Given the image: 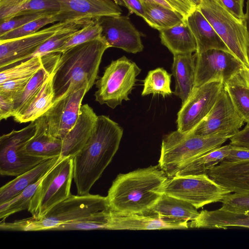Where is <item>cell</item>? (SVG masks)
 <instances>
[{
    "label": "cell",
    "mask_w": 249,
    "mask_h": 249,
    "mask_svg": "<svg viewBox=\"0 0 249 249\" xmlns=\"http://www.w3.org/2000/svg\"><path fill=\"white\" fill-rule=\"evenodd\" d=\"M123 135V129L118 124L108 116H98L89 141L72 158L73 179L78 195L89 194L117 152Z\"/></svg>",
    "instance_id": "1"
},
{
    "label": "cell",
    "mask_w": 249,
    "mask_h": 249,
    "mask_svg": "<svg viewBox=\"0 0 249 249\" xmlns=\"http://www.w3.org/2000/svg\"><path fill=\"white\" fill-rule=\"evenodd\" d=\"M168 178L159 165L119 174L107 196L110 210L121 214L148 213L163 194Z\"/></svg>",
    "instance_id": "2"
},
{
    "label": "cell",
    "mask_w": 249,
    "mask_h": 249,
    "mask_svg": "<svg viewBox=\"0 0 249 249\" xmlns=\"http://www.w3.org/2000/svg\"><path fill=\"white\" fill-rule=\"evenodd\" d=\"M109 45L102 36L61 53L53 74V103L83 83L89 89L98 79L100 64Z\"/></svg>",
    "instance_id": "3"
},
{
    "label": "cell",
    "mask_w": 249,
    "mask_h": 249,
    "mask_svg": "<svg viewBox=\"0 0 249 249\" xmlns=\"http://www.w3.org/2000/svg\"><path fill=\"white\" fill-rule=\"evenodd\" d=\"M110 209L107 196L99 195H72L52 208L43 216L0 222L4 231H41L53 230L67 223L84 218L100 211Z\"/></svg>",
    "instance_id": "4"
},
{
    "label": "cell",
    "mask_w": 249,
    "mask_h": 249,
    "mask_svg": "<svg viewBox=\"0 0 249 249\" xmlns=\"http://www.w3.org/2000/svg\"><path fill=\"white\" fill-rule=\"evenodd\" d=\"M231 137L222 134L201 136L173 131L162 139L159 166L169 178L173 177L183 165L220 147Z\"/></svg>",
    "instance_id": "5"
},
{
    "label": "cell",
    "mask_w": 249,
    "mask_h": 249,
    "mask_svg": "<svg viewBox=\"0 0 249 249\" xmlns=\"http://www.w3.org/2000/svg\"><path fill=\"white\" fill-rule=\"evenodd\" d=\"M197 7L230 52L249 68V38L244 21L233 16L219 0H201Z\"/></svg>",
    "instance_id": "6"
},
{
    "label": "cell",
    "mask_w": 249,
    "mask_h": 249,
    "mask_svg": "<svg viewBox=\"0 0 249 249\" xmlns=\"http://www.w3.org/2000/svg\"><path fill=\"white\" fill-rule=\"evenodd\" d=\"M141 71L135 62L125 56L112 61L95 83V101L114 109L123 101L129 100L128 95Z\"/></svg>",
    "instance_id": "7"
},
{
    "label": "cell",
    "mask_w": 249,
    "mask_h": 249,
    "mask_svg": "<svg viewBox=\"0 0 249 249\" xmlns=\"http://www.w3.org/2000/svg\"><path fill=\"white\" fill-rule=\"evenodd\" d=\"M73 179V158H63L42 179L30 203L28 211L36 218H41L53 206L71 194Z\"/></svg>",
    "instance_id": "8"
},
{
    "label": "cell",
    "mask_w": 249,
    "mask_h": 249,
    "mask_svg": "<svg viewBox=\"0 0 249 249\" xmlns=\"http://www.w3.org/2000/svg\"><path fill=\"white\" fill-rule=\"evenodd\" d=\"M163 193L185 201L197 209L221 201L231 192L207 174H201L169 178Z\"/></svg>",
    "instance_id": "9"
},
{
    "label": "cell",
    "mask_w": 249,
    "mask_h": 249,
    "mask_svg": "<svg viewBox=\"0 0 249 249\" xmlns=\"http://www.w3.org/2000/svg\"><path fill=\"white\" fill-rule=\"evenodd\" d=\"M36 120L19 130H13L0 137V174L18 176L47 160L26 154L24 147L34 135Z\"/></svg>",
    "instance_id": "10"
},
{
    "label": "cell",
    "mask_w": 249,
    "mask_h": 249,
    "mask_svg": "<svg viewBox=\"0 0 249 249\" xmlns=\"http://www.w3.org/2000/svg\"><path fill=\"white\" fill-rule=\"evenodd\" d=\"M224 86L216 80L195 88L182 104L177 114V130L183 133L192 131L208 114Z\"/></svg>",
    "instance_id": "11"
},
{
    "label": "cell",
    "mask_w": 249,
    "mask_h": 249,
    "mask_svg": "<svg viewBox=\"0 0 249 249\" xmlns=\"http://www.w3.org/2000/svg\"><path fill=\"white\" fill-rule=\"evenodd\" d=\"M195 88L219 80L224 84L236 75L244 65L231 53L211 49L195 53Z\"/></svg>",
    "instance_id": "12"
},
{
    "label": "cell",
    "mask_w": 249,
    "mask_h": 249,
    "mask_svg": "<svg viewBox=\"0 0 249 249\" xmlns=\"http://www.w3.org/2000/svg\"><path fill=\"white\" fill-rule=\"evenodd\" d=\"M244 123L223 86L208 114L190 133L201 136L222 134L232 137L240 130Z\"/></svg>",
    "instance_id": "13"
},
{
    "label": "cell",
    "mask_w": 249,
    "mask_h": 249,
    "mask_svg": "<svg viewBox=\"0 0 249 249\" xmlns=\"http://www.w3.org/2000/svg\"><path fill=\"white\" fill-rule=\"evenodd\" d=\"M76 21L57 22L51 26L28 35L6 40H0V69H2L27 60L49 38Z\"/></svg>",
    "instance_id": "14"
},
{
    "label": "cell",
    "mask_w": 249,
    "mask_h": 249,
    "mask_svg": "<svg viewBox=\"0 0 249 249\" xmlns=\"http://www.w3.org/2000/svg\"><path fill=\"white\" fill-rule=\"evenodd\" d=\"M89 90L87 83H82L54 102L43 115L49 133L62 139L72 128L79 116L84 96Z\"/></svg>",
    "instance_id": "15"
},
{
    "label": "cell",
    "mask_w": 249,
    "mask_h": 249,
    "mask_svg": "<svg viewBox=\"0 0 249 249\" xmlns=\"http://www.w3.org/2000/svg\"><path fill=\"white\" fill-rule=\"evenodd\" d=\"M96 19L102 27V36L110 47L132 53L143 50L141 34L128 16H103Z\"/></svg>",
    "instance_id": "16"
},
{
    "label": "cell",
    "mask_w": 249,
    "mask_h": 249,
    "mask_svg": "<svg viewBox=\"0 0 249 249\" xmlns=\"http://www.w3.org/2000/svg\"><path fill=\"white\" fill-rule=\"evenodd\" d=\"M60 21L91 20L103 16H119L122 10L113 0H57Z\"/></svg>",
    "instance_id": "17"
},
{
    "label": "cell",
    "mask_w": 249,
    "mask_h": 249,
    "mask_svg": "<svg viewBox=\"0 0 249 249\" xmlns=\"http://www.w3.org/2000/svg\"><path fill=\"white\" fill-rule=\"evenodd\" d=\"M97 117L88 104L82 105L76 123L61 139L62 150L60 157L73 158L83 149L92 135Z\"/></svg>",
    "instance_id": "18"
},
{
    "label": "cell",
    "mask_w": 249,
    "mask_h": 249,
    "mask_svg": "<svg viewBox=\"0 0 249 249\" xmlns=\"http://www.w3.org/2000/svg\"><path fill=\"white\" fill-rule=\"evenodd\" d=\"M206 174L231 193H249V160L222 161Z\"/></svg>",
    "instance_id": "19"
},
{
    "label": "cell",
    "mask_w": 249,
    "mask_h": 249,
    "mask_svg": "<svg viewBox=\"0 0 249 249\" xmlns=\"http://www.w3.org/2000/svg\"><path fill=\"white\" fill-rule=\"evenodd\" d=\"M189 228V222H170L161 219L159 215L154 214H121L111 210L108 230L186 229Z\"/></svg>",
    "instance_id": "20"
},
{
    "label": "cell",
    "mask_w": 249,
    "mask_h": 249,
    "mask_svg": "<svg viewBox=\"0 0 249 249\" xmlns=\"http://www.w3.org/2000/svg\"><path fill=\"white\" fill-rule=\"evenodd\" d=\"M185 22L195 38L196 43V53L211 49L230 52L223 41L197 7L187 17Z\"/></svg>",
    "instance_id": "21"
},
{
    "label": "cell",
    "mask_w": 249,
    "mask_h": 249,
    "mask_svg": "<svg viewBox=\"0 0 249 249\" xmlns=\"http://www.w3.org/2000/svg\"><path fill=\"white\" fill-rule=\"evenodd\" d=\"M36 120V132L26 143L25 153L46 160L60 157L62 150L61 139L49 133L44 116Z\"/></svg>",
    "instance_id": "22"
},
{
    "label": "cell",
    "mask_w": 249,
    "mask_h": 249,
    "mask_svg": "<svg viewBox=\"0 0 249 249\" xmlns=\"http://www.w3.org/2000/svg\"><path fill=\"white\" fill-rule=\"evenodd\" d=\"M173 55L172 71L175 80L174 94L181 99L182 104L195 88L196 55L195 53Z\"/></svg>",
    "instance_id": "23"
},
{
    "label": "cell",
    "mask_w": 249,
    "mask_h": 249,
    "mask_svg": "<svg viewBox=\"0 0 249 249\" xmlns=\"http://www.w3.org/2000/svg\"><path fill=\"white\" fill-rule=\"evenodd\" d=\"M61 157L48 159L16 177L0 189V204L13 199L29 186L42 179L58 162Z\"/></svg>",
    "instance_id": "24"
},
{
    "label": "cell",
    "mask_w": 249,
    "mask_h": 249,
    "mask_svg": "<svg viewBox=\"0 0 249 249\" xmlns=\"http://www.w3.org/2000/svg\"><path fill=\"white\" fill-rule=\"evenodd\" d=\"M249 228V215L221 209L201 211L194 220L189 222L193 228L223 229L230 227Z\"/></svg>",
    "instance_id": "25"
},
{
    "label": "cell",
    "mask_w": 249,
    "mask_h": 249,
    "mask_svg": "<svg viewBox=\"0 0 249 249\" xmlns=\"http://www.w3.org/2000/svg\"><path fill=\"white\" fill-rule=\"evenodd\" d=\"M199 213L190 203L163 194L147 213L158 215L166 221L180 223L194 220Z\"/></svg>",
    "instance_id": "26"
},
{
    "label": "cell",
    "mask_w": 249,
    "mask_h": 249,
    "mask_svg": "<svg viewBox=\"0 0 249 249\" xmlns=\"http://www.w3.org/2000/svg\"><path fill=\"white\" fill-rule=\"evenodd\" d=\"M159 32L161 43L173 55L196 52L195 38L185 21Z\"/></svg>",
    "instance_id": "27"
},
{
    "label": "cell",
    "mask_w": 249,
    "mask_h": 249,
    "mask_svg": "<svg viewBox=\"0 0 249 249\" xmlns=\"http://www.w3.org/2000/svg\"><path fill=\"white\" fill-rule=\"evenodd\" d=\"M53 73L30 103L19 113L13 117L15 121L20 124L34 121L43 116L52 106L54 99L52 82Z\"/></svg>",
    "instance_id": "28"
},
{
    "label": "cell",
    "mask_w": 249,
    "mask_h": 249,
    "mask_svg": "<svg viewBox=\"0 0 249 249\" xmlns=\"http://www.w3.org/2000/svg\"><path fill=\"white\" fill-rule=\"evenodd\" d=\"M231 148V145L229 144L212 150L183 165L175 176L206 174L209 169L217 165L229 155Z\"/></svg>",
    "instance_id": "29"
},
{
    "label": "cell",
    "mask_w": 249,
    "mask_h": 249,
    "mask_svg": "<svg viewBox=\"0 0 249 249\" xmlns=\"http://www.w3.org/2000/svg\"><path fill=\"white\" fill-rule=\"evenodd\" d=\"M145 22L152 28L159 31L172 27L185 21L179 12L161 4L143 2Z\"/></svg>",
    "instance_id": "30"
},
{
    "label": "cell",
    "mask_w": 249,
    "mask_h": 249,
    "mask_svg": "<svg viewBox=\"0 0 249 249\" xmlns=\"http://www.w3.org/2000/svg\"><path fill=\"white\" fill-rule=\"evenodd\" d=\"M172 74L163 68H158L150 71L143 80L142 96L152 94H160L163 97L170 95Z\"/></svg>",
    "instance_id": "31"
},
{
    "label": "cell",
    "mask_w": 249,
    "mask_h": 249,
    "mask_svg": "<svg viewBox=\"0 0 249 249\" xmlns=\"http://www.w3.org/2000/svg\"><path fill=\"white\" fill-rule=\"evenodd\" d=\"M111 217V210L108 209L79 220L61 224L53 230H108Z\"/></svg>",
    "instance_id": "32"
},
{
    "label": "cell",
    "mask_w": 249,
    "mask_h": 249,
    "mask_svg": "<svg viewBox=\"0 0 249 249\" xmlns=\"http://www.w3.org/2000/svg\"><path fill=\"white\" fill-rule=\"evenodd\" d=\"M238 113L247 125H249V88L236 75L224 84Z\"/></svg>",
    "instance_id": "33"
},
{
    "label": "cell",
    "mask_w": 249,
    "mask_h": 249,
    "mask_svg": "<svg viewBox=\"0 0 249 249\" xmlns=\"http://www.w3.org/2000/svg\"><path fill=\"white\" fill-rule=\"evenodd\" d=\"M60 5L57 0H31L16 8L0 10V21L12 17L38 12H58Z\"/></svg>",
    "instance_id": "34"
},
{
    "label": "cell",
    "mask_w": 249,
    "mask_h": 249,
    "mask_svg": "<svg viewBox=\"0 0 249 249\" xmlns=\"http://www.w3.org/2000/svg\"><path fill=\"white\" fill-rule=\"evenodd\" d=\"M44 58L37 56L21 61L18 64L0 69V84L6 81L32 76L43 67Z\"/></svg>",
    "instance_id": "35"
},
{
    "label": "cell",
    "mask_w": 249,
    "mask_h": 249,
    "mask_svg": "<svg viewBox=\"0 0 249 249\" xmlns=\"http://www.w3.org/2000/svg\"><path fill=\"white\" fill-rule=\"evenodd\" d=\"M42 179L28 187L13 199L0 204V222L4 221L11 214L23 210H28L31 199Z\"/></svg>",
    "instance_id": "36"
},
{
    "label": "cell",
    "mask_w": 249,
    "mask_h": 249,
    "mask_svg": "<svg viewBox=\"0 0 249 249\" xmlns=\"http://www.w3.org/2000/svg\"><path fill=\"white\" fill-rule=\"evenodd\" d=\"M102 27L96 19L90 20L73 35L55 53H62L76 45L102 37Z\"/></svg>",
    "instance_id": "37"
},
{
    "label": "cell",
    "mask_w": 249,
    "mask_h": 249,
    "mask_svg": "<svg viewBox=\"0 0 249 249\" xmlns=\"http://www.w3.org/2000/svg\"><path fill=\"white\" fill-rule=\"evenodd\" d=\"M58 13L40 18L0 36V40H6L28 35L40 30L49 24L59 22Z\"/></svg>",
    "instance_id": "38"
},
{
    "label": "cell",
    "mask_w": 249,
    "mask_h": 249,
    "mask_svg": "<svg viewBox=\"0 0 249 249\" xmlns=\"http://www.w3.org/2000/svg\"><path fill=\"white\" fill-rule=\"evenodd\" d=\"M221 202V209L249 215V193H230Z\"/></svg>",
    "instance_id": "39"
},
{
    "label": "cell",
    "mask_w": 249,
    "mask_h": 249,
    "mask_svg": "<svg viewBox=\"0 0 249 249\" xmlns=\"http://www.w3.org/2000/svg\"><path fill=\"white\" fill-rule=\"evenodd\" d=\"M57 12H58L34 13L15 16L0 21V36L17 29L30 21Z\"/></svg>",
    "instance_id": "40"
},
{
    "label": "cell",
    "mask_w": 249,
    "mask_h": 249,
    "mask_svg": "<svg viewBox=\"0 0 249 249\" xmlns=\"http://www.w3.org/2000/svg\"><path fill=\"white\" fill-rule=\"evenodd\" d=\"M32 77L10 80L0 84V93L9 95L15 100L23 91Z\"/></svg>",
    "instance_id": "41"
},
{
    "label": "cell",
    "mask_w": 249,
    "mask_h": 249,
    "mask_svg": "<svg viewBox=\"0 0 249 249\" xmlns=\"http://www.w3.org/2000/svg\"><path fill=\"white\" fill-rule=\"evenodd\" d=\"M14 99L8 95L0 93V120L13 117Z\"/></svg>",
    "instance_id": "42"
},
{
    "label": "cell",
    "mask_w": 249,
    "mask_h": 249,
    "mask_svg": "<svg viewBox=\"0 0 249 249\" xmlns=\"http://www.w3.org/2000/svg\"><path fill=\"white\" fill-rule=\"evenodd\" d=\"M226 9L238 19L244 21V0H219Z\"/></svg>",
    "instance_id": "43"
},
{
    "label": "cell",
    "mask_w": 249,
    "mask_h": 249,
    "mask_svg": "<svg viewBox=\"0 0 249 249\" xmlns=\"http://www.w3.org/2000/svg\"><path fill=\"white\" fill-rule=\"evenodd\" d=\"M230 144L233 146L249 150V125L230 138Z\"/></svg>",
    "instance_id": "44"
},
{
    "label": "cell",
    "mask_w": 249,
    "mask_h": 249,
    "mask_svg": "<svg viewBox=\"0 0 249 249\" xmlns=\"http://www.w3.org/2000/svg\"><path fill=\"white\" fill-rule=\"evenodd\" d=\"M113 1L118 5L124 6L130 12L144 18V8L142 0H113Z\"/></svg>",
    "instance_id": "45"
},
{
    "label": "cell",
    "mask_w": 249,
    "mask_h": 249,
    "mask_svg": "<svg viewBox=\"0 0 249 249\" xmlns=\"http://www.w3.org/2000/svg\"><path fill=\"white\" fill-rule=\"evenodd\" d=\"M185 18L196 7L190 0H166Z\"/></svg>",
    "instance_id": "46"
},
{
    "label": "cell",
    "mask_w": 249,
    "mask_h": 249,
    "mask_svg": "<svg viewBox=\"0 0 249 249\" xmlns=\"http://www.w3.org/2000/svg\"><path fill=\"white\" fill-rule=\"evenodd\" d=\"M249 160V150L231 146L229 155L222 160L233 162Z\"/></svg>",
    "instance_id": "47"
},
{
    "label": "cell",
    "mask_w": 249,
    "mask_h": 249,
    "mask_svg": "<svg viewBox=\"0 0 249 249\" xmlns=\"http://www.w3.org/2000/svg\"><path fill=\"white\" fill-rule=\"evenodd\" d=\"M31 0H0V10L8 9L20 6Z\"/></svg>",
    "instance_id": "48"
},
{
    "label": "cell",
    "mask_w": 249,
    "mask_h": 249,
    "mask_svg": "<svg viewBox=\"0 0 249 249\" xmlns=\"http://www.w3.org/2000/svg\"><path fill=\"white\" fill-rule=\"evenodd\" d=\"M236 76L240 82L249 88V68L244 67Z\"/></svg>",
    "instance_id": "49"
},
{
    "label": "cell",
    "mask_w": 249,
    "mask_h": 249,
    "mask_svg": "<svg viewBox=\"0 0 249 249\" xmlns=\"http://www.w3.org/2000/svg\"><path fill=\"white\" fill-rule=\"evenodd\" d=\"M244 22L247 28V33L249 38V0L246 2V11L245 14Z\"/></svg>",
    "instance_id": "50"
},
{
    "label": "cell",
    "mask_w": 249,
    "mask_h": 249,
    "mask_svg": "<svg viewBox=\"0 0 249 249\" xmlns=\"http://www.w3.org/2000/svg\"><path fill=\"white\" fill-rule=\"evenodd\" d=\"M142 2H150L161 4L166 7L174 10V8L166 0H142ZM176 11V10H175Z\"/></svg>",
    "instance_id": "51"
},
{
    "label": "cell",
    "mask_w": 249,
    "mask_h": 249,
    "mask_svg": "<svg viewBox=\"0 0 249 249\" xmlns=\"http://www.w3.org/2000/svg\"><path fill=\"white\" fill-rule=\"evenodd\" d=\"M190 1L196 7H197L200 2L201 0H190Z\"/></svg>",
    "instance_id": "52"
},
{
    "label": "cell",
    "mask_w": 249,
    "mask_h": 249,
    "mask_svg": "<svg viewBox=\"0 0 249 249\" xmlns=\"http://www.w3.org/2000/svg\"></svg>",
    "instance_id": "53"
}]
</instances>
